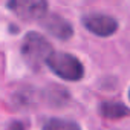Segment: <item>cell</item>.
<instances>
[{
  "mask_svg": "<svg viewBox=\"0 0 130 130\" xmlns=\"http://www.w3.org/2000/svg\"><path fill=\"white\" fill-rule=\"evenodd\" d=\"M52 47L49 41L37 34V32H29L22 43V57L26 61V64L32 69H40L43 64H46L47 58L52 54Z\"/></svg>",
  "mask_w": 130,
  "mask_h": 130,
  "instance_id": "1",
  "label": "cell"
},
{
  "mask_svg": "<svg viewBox=\"0 0 130 130\" xmlns=\"http://www.w3.org/2000/svg\"><path fill=\"white\" fill-rule=\"evenodd\" d=\"M46 64L57 77L68 81H78L84 75L81 61L68 52H52Z\"/></svg>",
  "mask_w": 130,
  "mask_h": 130,
  "instance_id": "2",
  "label": "cell"
},
{
  "mask_svg": "<svg viewBox=\"0 0 130 130\" xmlns=\"http://www.w3.org/2000/svg\"><path fill=\"white\" fill-rule=\"evenodd\" d=\"M8 8L22 20H41L47 14L46 0H6Z\"/></svg>",
  "mask_w": 130,
  "mask_h": 130,
  "instance_id": "3",
  "label": "cell"
},
{
  "mask_svg": "<svg viewBox=\"0 0 130 130\" xmlns=\"http://www.w3.org/2000/svg\"><path fill=\"white\" fill-rule=\"evenodd\" d=\"M84 28L98 37H110L118 29V22L106 14H89L83 19Z\"/></svg>",
  "mask_w": 130,
  "mask_h": 130,
  "instance_id": "4",
  "label": "cell"
},
{
  "mask_svg": "<svg viewBox=\"0 0 130 130\" xmlns=\"http://www.w3.org/2000/svg\"><path fill=\"white\" fill-rule=\"evenodd\" d=\"M40 22H41V26H43L47 32H51L54 37H57V38H60V40H68V38H71L72 34H74L71 23H69L68 20L61 19V17L57 15V14H49V15L46 14Z\"/></svg>",
  "mask_w": 130,
  "mask_h": 130,
  "instance_id": "5",
  "label": "cell"
},
{
  "mask_svg": "<svg viewBox=\"0 0 130 130\" xmlns=\"http://www.w3.org/2000/svg\"><path fill=\"white\" fill-rule=\"evenodd\" d=\"M100 110H101L103 116L110 118V119L121 118V116H125V115L130 113V110L124 104H121V103H112V101L110 103H103L101 107H100Z\"/></svg>",
  "mask_w": 130,
  "mask_h": 130,
  "instance_id": "6",
  "label": "cell"
},
{
  "mask_svg": "<svg viewBox=\"0 0 130 130\" xmlns=\"http://www.w3.org/2000/svg\"><path fill=\"white\" fill-rule=\"evenodd\" d=\"M43 130H81L78 127V124L72 122V121H66V119H51Z\"/></svg>",
  "mask_w": 130,
  "mask_h": 130,
  "instance_id": "7",
  "label": "cell"
},
{
  "mask_svg": "<svg viewBox=\"0 0 130 130\" xmlns=\"http://www.w3.org/2000/svg\"><path fill=\"white\" fill-rule=\"evenodd\" d=\"M128 98H130V92H128Z\"/></svg>",
  "mask_w": 130,
  "mask_h": 130,
  "instance_id": "8",
  "label": "cell"
}]
</instances>
